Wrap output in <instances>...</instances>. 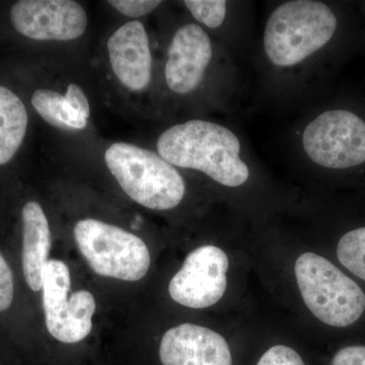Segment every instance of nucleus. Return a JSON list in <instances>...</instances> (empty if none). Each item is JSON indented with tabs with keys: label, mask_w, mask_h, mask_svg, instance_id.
Here are the masks:
<instances>
[{
	"label": "nucleus",
	"mask_w": 365,
	"mask_h": 365,
	"mask_svg": "<svg viewBox=\"0 0 365 365\" xmlns=\"http://www.w3.org/2000/svg\"><path fill=\"white\" fill-rule=\"evenodd\" d=\"M28 111L13 91L0 86V165L13 160L28 130Z\"/></svg>",
	"instance_id": "obj_14"
},
{
	"label": "nucleus",
	"mask_w": 365,
	"mask_h": 365,
	"mask_svg": "<svg viewBox=\"0 0 365 365\" xmlns=\"http://www.w3.org/2000/svg\"><path fill=\"white\" fill-rule=\"evenodd\" d=\"M23 220L24 276L26 284L34 292H39L43 285V269L49 257L52 239L49 222L42 206L29 201L21 211Z\"/></svg>",
	"instance_id": "obj_13"
},
{
	"label": "nucleus",
	"mask_w": 365,
	"mask_h": 365,
	"mask_svg": "<svg viewBox=\"0 0 365 365\" xmlns=\"http://www.w3.org/2000/svg\"><path fill=\"white\" fill-rule=\"evenodd\" d=\"M71 279L64 262L49 260L43 269V309L46 327L52 337L73 344L90 335L96 312L93 295L86 290L73 292L68 299Z\"/></svg>",
	"instance_id": "obj_6"
},
{
	"label": "nucleus",
	"mask_w": 365,
	"mask_h": 365,
	"mask_svg": "<svg viewBox=\"0 0 365 365\" xmlns=\"http://www.w3.org/2000/svg\"><path fill=\"white\" fill-rule=\"evenodd\" d=\"M336 29L335 14L324 2H284L273 11L266 24V55L275 66H297L325 47L332 39Z\"/></svg>",
	"instance_id": "obj_2"
},
{
	"label": "nucleus",
	"mask_w": 365,
	"mask_h": 365,
	"mask_svg": "<svg viewBox=\"0 0 365 365\" xmlns=\"http://www.w3.org/2000/svg\"><path fill=\"white\" fill-rule=\"evenodd\" d=\"M31 102L42 119L57 128L83 130L88 126V119L81 116L68 98L58 91L40 88L33 93Z\"/></svg>",
	"instance_id": "obj_15"
},
{
	"label": "nucleus",
	"mask_w": 365,
	"mask_h": 365,
	"mask_svg": "<svg viewBox=\"0 0 365 365\" xmlns=\"http://www.w3.org/2000/svg\"><path fill=\"white\" fill-rule=\"evenodd\" d=\"M14 295V274L9 263L0 253V312L11 306Z\"/></svg>",
	"instance_id": "obj_20"
},
{
	"label": "nucleus",
	"mask_w": 365,
	"mask_h": 365,
	"mask_svg": "<svg viewBox=\"0 0 365 365\" xmlns=\"http://www.w3.org/2000/svg\"><path fill=\"white\" fill-rule=\"evenodd\" d=\"M66 97L68 98L69 102L73 106L74 109L76 110L81 115L88 120L90 118V104H88V98H86L85 91L76 83H71L67 86Z\"/></svg>",
	"instance_id": "obj_22"
},
{
	"label": "nucleus",
	"mask_w": 365,
	"mask_h": 365,
	"mask_svg": "<svg viewBox=\"0 0 365 365\" xmlns=\"http://www.w3.org/2000/svg\"><path fill=\"white\" fill-rule=\"evenodd\" d=\"M300 294L309 311L327 325L344 328L365 311V294L355 281L324 257L304 253L294 267Z\"/></svg>",
	"instance_id": "obj_4"
},
{
	"label": "nucleus",
	"mask_w": 365,
	"mask_h": 365,
	"mask_svg": "<svg viewBox=\"0 0 365 365\" xmlns=\"http://www.w3.org/2000/svg\"><path fill=\"white\" fill-rule=\"evenodd\" d=\"M160 359L163 365H232L225 338L194 324H182L165 333Z\"/></svg>",
	"instance_id": "obj_11"
},
{
	"label": "nucleus",
	"mask_w": 365,
	"mask_h": 365,
	"mask_svg": "<svg viewBox=\"0 0 365 365\" xmlns=\"http://www.w3.org/2000/svg\"><path fill=\"white\" fill-rule=\"evenodd\" d=\"M107 48L113 72L125 88L141 91L150 86L153 56L141 21H129L117 29L108 40Z\"/></svg>",
	"instance_id": "obj_12"
},
{
	"label": "nucleus",
	"mask_w": 365,
	"mask_h": 365,
	"mask_svg": "<svg viewBox=\"0 0 365 365\" xmlns=\"http://www.w3.org/2000/svg\"><path fill=\"white\" fill-rule=\"evenodd\" d=\"M14 30L36 41H71L88 29V14L73 0H20L11 9Z\"/></svg>",
	"instance_id": "obj_9"
},
{
	"label": "nucleus",
	"mask_w": 365,
	"mask_h": 365,
	"mask_svg": "<svg viewBox=\"0 0 365 365\" xmlns=\"http://www.w3.org/2000/svg\"><path fill=\"white\" fill-rule=\"evenodd\" d=\"M184 4L197 21L210 29L222 26L227 16L225 0H187Z\"/></svg>",
	"instance_id": "obj_17"
},
{
	"label": "nucleus",
	"mask_w": 365,
	"mask_h": 365,
	"mask_svg": "<svg viewBox=\"0 0 365 365\" xmlns=\"http://www.w3.org/2000/svg\"><path fill=\"white\" fill-rule=\"evenodd\" d=\"M302 145L314 163L327 169L361 165L365 163V122L346 110L324 112L304 129Z\"/></svg>",
	"instance_id": "obj_7"
},
{
	"label": "nucleus",
	"mask_w": 365,
	"mask_h": 365,
	"mask_svg": "<svg viewBox=\"0 0 365 365\" xmlns=\"http://www.w3.org/2000/svg\"><path fill=\"white\" fill-rule=\"evenodd\" d=\"M337 257L345 268L365 281V227L343 235L338 244Z\"/></svg>",
	"instance_id": "obj_16"
},
{
	"label": "nucleus",
	"mask_w": 365,
	"mask_h": 365,
	"mask_svg": "<svg viewBox=\"0 0 365 365\" xmlns=\"http://www.w3.org/2000/svg\"><path fill=\"white\" fill-rule=\"evenodd\" d=\"M332 365H365V347L350 346L336 353Z\"/></svg>",
	"instance_id": "obj_21"
},
{
	"label": "nucleus",
	"mask_w": 365,
	"mask_h": 365,
	"mask_svg": "<svg viewBox=\"0 0 365 365\" xmlns=\"http://www.w3.org/2000/svg\"><path fill=\"white\" fill-rule=\"evenodd\" d=\"M212 58L208 34L196 24L178 29L170 42L165 76L170 91L187 95L195 91Z\"/></svg>",
	"instance_id": "obj_10"
},
{
	"label": "nucleus",
	"mask_w": 365,
	"mask_h": 365,
	"mask_svg": "<svg viewBox=\"0 0 365 365\" xmlns=\"http://www.w3.org/2000/svg\"><path fill=\"white\" fill-rule=\"evenodd\" d=\"M73 235L79 251L98 275L138 281L150 270L145 242L123 228L88 218L76 223Z\"/></svg>",
	"instance_id": "obj_5"
},
{
	"label": "nucleus",
	"mask_w": 365,
	"mask_h": 365,
	"mask_svg": "<svg viewBox=\"0 0 365 365\" xmlns=\"http://www.w3.org/2000/svg\"><path fill=\"white\" fill-rule=\"evenodd\" d=\"M105 163L125 193L144 207L169 210L184 198L181 174L157 153L116 143L106 150Z\"/></svg>",
	"instance_id": "obj_3"
},
{
	"label": "nucleus",
	"mask_w": 365,
	"mask_h": 365,
	"mask_svg": "<svg viewBox=\"0 0 365 365\" xmlns=\"http://www.w3.org/2000/svg\"><path fill=\"white\" fill-rule=\"evenodd\" d=\"M227 270L228 258L222 249L204 246L194 250L170 280V297L192 309L213 306L227 290Z\"/></svg>",
	"instance_id": "obj_8"
},
{
	"label": "nucleus",
	"mask_w": 365,
	"mask_h": 365,
	"mask_svg": "<svg viewBox=\"0 0 365 365\" xmlns=\"http://www.w3.org/2000/svg\"><path fill=\"white\" fill-rule=\"evenodd\" d=\"M257 365H304V362L292 348L276 345L265 352Z\"/></svg>",
	"instance_id": "obj_18"
},
{
	"label": "nucleus",
	"mask_w": 365,
	"mask_h": 365,
	"mask_svg": "<svg viewBox=\"0 0 365 365\" xmlns=\"http://www.w3.org/2000/svg\"><path fill=\"white\" fill-rule=\"evenodd\" d=\"M120 14L129 18H140L150 14L162 4V1L155 0H111L109 1Z\"/></svg>",
	"instance_id": "obj_19"
},
{
	"label": "nucleus",
	"mask_w": 365,
	"mask_h": 365,
	"mask_svg": "<svg viewBox=\"0 0 365 365\" xmlns=\"http://www.w3.org/2000/svg\"><path fill=\"white\" fill-rule=\"evenodd\" d=\"M157 148L170 165L200 170L223 186L235 188L248 181L240 139L222 125L199 119L175 125L160 134Z\"/></svg>",
	"instance_id": "obj_1"
}]
</instances>
